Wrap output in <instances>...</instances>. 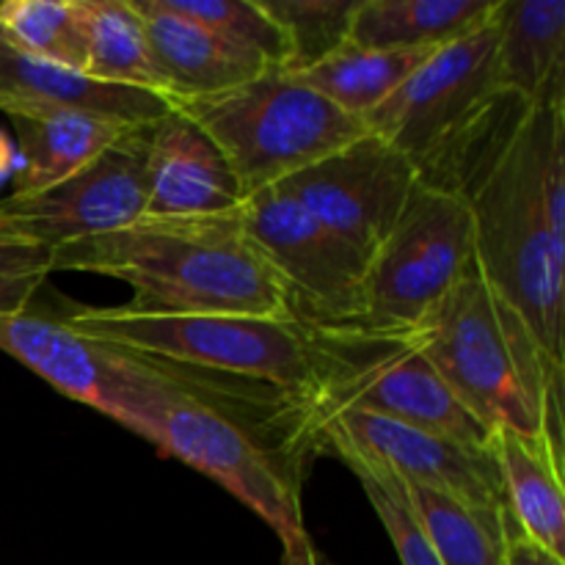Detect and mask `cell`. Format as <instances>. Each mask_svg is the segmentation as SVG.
I'll use <instances>...</instances> for the list:
<instances>
[{
	"label": "cell",
	"instance_id": "ac0fdd59",
	"mask_svg": "<svg viewBox=\"0 0 565 565\" xmlns=\"http://www.w3.org/2000/svg\"><path fill=\"white\" fill-rule=\"evenodd\" d=\"M497 86L527 103L565 88V0H500Z\"/></svg>",
	"mask_w": 565,
	"mask_h": 565
},
{
	"label": "cell",
	"instance_id": "f1b7e54d",
	"mask_svg": "<svg viewBox=\"0 0 565 565\" xmlns=\"http://www.w3.org/2000/svg\"><path fill=\"white\" fill-rule=\"evenodd\" d=\"M500 530H502V565H565L557 555H552L546 546L530 539L513 513L505 505L500 508Z\"/></svg>",
	"mask_w": 565,
	"mask_h": 565
},
{
	"label": "cell",
	"instance_id": "4fadbf2b",
	"mask_svg": "<svg viewBox=\"0 0 565 565\" xmlns=\"http://www.w3.org/2000/svg\"><path fill=\"white\" fill-rule=\"evenodd\" d=\"M307 441L318 447L323 441H345L353 450L384 463L406 483L456 497L483 516L497 519L500 508L505 505V489L494 452L463 450L428 430L362 408L326 414L309 428Z\"/></svg>",
	"mask_w": 565,
	"mask_h": 565
},
{
	"label": "cell",
	"instance_id": "44dd1931",
	"mask_svg": "<svg viewBox=\"0 0 565 565\" xmlns=\"http://www.w3.org/2000/svg\"><path fill=\"white\" fill-rule=\"evenodd\" d=\"M434 50H364L348 42L329 58L292 75L323 94L331 105L364 121L412 77V72Z\"/></svg>",
	"mask_w": 565,
	"mask_h": 565
},
{
	"label": "cell",
	"instance_id": "d4e9b609",
	"mask_svg": "<svg viewBox=\"0 0 565 565\" xmlns=\"http://www.w3.org/2000/svg\"><path fill=\"white\" fill-rule=\"evenodd\" d=\"M169 11L207 28L224 42L257 53L274 70H287L292 61L290 36L270 20L257 0H160Z\"/></svg>",
	"mask_w": 565,
	"mask_h": 565
},
{
	"label": "cell",
	"instance_id": "8fae6325",
	"mask_svg": "<svg viewBox=\"0 0 565 565\" xmlns=\"http://www.w3.org/2000/svg\"><path fill=\"white\" fill-rule=\"evenodd\" d=\"M0 351L64 397L97 408L125 428H132L138 408L160 381L158 364L149 359L92 340L31 307L0 315Z\"/></svg>",
	"mask_w": 565,
	"mask_h": 565
},
{
	"label": "cell",
	"instance_id": "83f0119b",
	"mask_svg": "<svg viewBox=\"0 0 565 565\" xmlns=\"http://www.w3.org/2000/svg\"><path fill=\"white\" fill-rule=\"evenodd\" d=\"M53 274V248L0 226V315L22 312Z\"/></svg>",
	"mask_w": 565,
	"mask_h": 565
},
{
	"label": "cell",
	"instance_id": "7402d4cb",
	"mask_svg": "<svg viewBox=\"0 0 565 565\" xmlns=\"http://www.w3.org/2000/svg\"><path fill=\"white\" fill-rule=\"evenodd\" d=\"M81 9L86 31L83 75L114 86L143 88L169 99L132 0H81Z\"/></svg>",
	"mask_w": 565,
	"mask_h": 565
},
{
	"label": "cell",
	"instance_id": "8992f818",
	"mask_svg": "<svg viewBox=\"0 0 565 565\" xmlns=\"http://www.w3.org/2000/svg\"><path fill=\"white\" fill-rule=\"evenodd\" d=\"M191 119L230 163L243 196L276 185L367 132L301 77L270 70L213 97L171 105Z\"/></svg>",
	"mask_w": 565,
	"mask_h": 565
},
{
	"label": "cell",
	"instance_id": "d6986e66",
	"mask_svg": "<svg viewBox=\"0 0 565 565\" xmlns=\"http://www.w3.org/2000/svg\"><path fill=\"white\" fill-rule=\"evenodd\" d=\"M20 149L14 193H33L66 180L105 152L127 127L81 110H20L9 114Z\"/></svg>",
	"mask_w": 565,
	"mask_h": 565
},
{
	"label": "cell",
	"instance_id": "6da1fadb",
	"mask_svg": "<svg viewBox=\"0 0 565 565\" xmlns=\"http://www.w3.org/2000/svg\"><path fill=\"white\" fill-rule=\"evenodd\" d=\"M419 180L467 202L475 265L563 375L565 88L544 103L502 92Z\"/></svg>",
	"mask_w": 565,
	"mask_h": 565
},
{
	"label": "cell",
	"instance_id": "3957f363",
	"mask_svg": "<svg viewBox=\"0 0 565 565\" xmlns=\"http://www.w3.org/2000/svg\"><path fill=\"white\" fill-rule=\"evenodd\" d=\"M61 320L92 340L152 362L281 392L298 414L331 381L348 331L315 329L298 318L143 312L130 303L77 307Z\"/></svg>",
	"mask_w": 565,
	"mask_h": 565
},
{
	"label": "cell",
	"instance_id": "7c38bea8",
	"mask_svg": "<svg viewBox=\"0 0 565 565\" xmlns=\"http://www.w3.org/2000/svg\"><path fill=\"white\" fill-rule=\"evenodd\" d=\"M276 185L370 263L417 191L419 171L401 149L367 130Z\"/></svg>",
	"mask_w": 565,
	"mask_h": 565
},
{
	"label": "cell",
	"instance_id": "9a60e30c",
	"mask_svg": "<svg viewBox=\"0 0 565 565\" xmlns=\"http://www.w3.org/2000/svg\"><path fill=\"white\" fill-rule=\"evenodd\" d=\"M20 110H81L121 125H152L169 114L171 99L33 58L0 36V114Z\"/></svg>",
	"mask_w": 565,
	"mask_h": 565
},
{
	"label": "cell",
	"instance_id": "e0dca14e",
	"mask_svg": "<svg viewBox=\"0 0 565 565\" xmlns=\"http://www.w3.org/2000/svg\"><path fill=\"white\" fill-rule=\"evenodd\" d=\"M494 461L500 467L505 508L519 527L565 561L563 445L546 434L494 430Z\"/></svg>",
	"mask_w": 565,
	"mask_h": 565
},
{
	"label": "cell",
	"instance_id": "5b68a950",
	"mask_svg": "<svg viewBox=\"0 0 565 565\" xmlns=\"http://www.w3.org/2000/svg\"><path fill=\"white\" fill-rule=\"evenodd\" d=\"M154 364L160 384L138 408L132 434L224 486L263 516L279 541L307 533L298 500V458L265 439L263 425L210 401L177 367Z\"/></svg>",
	"mask_w": 565,
	"mask_h": 565
},
{
	"label": "cell",
	"instance_id": "30bf717a",
	"mask_svg": "<svg viewBox=\"0 0 565 565\" xmlns=\"http://www.w3.org/2000/svg\"><path fill=\"white\" fill-rule=\"evenodd\" d=\"M152 125H132L66 180L0 199V226L58 248L136 224L147 213Z\"/></svg>",
	"mask_w": 565,
	"mask_h": 565
},
{
	"label": "cell",
	"instance_id": "52a82bcc",
	"mask_svg": "<svg viewBox=\"0 0 565 565\" xmlns=\"http://www.w3.org/2000/svg\"><path fill=\"white\" fill-rule=\"evenodd\" d=\"M472 263L475 230L467 202L419 180L397 224L370 257L359 331H414Z\"/></svg>",
	"mask_w": 565,
	"mask_h": 565
},
{
	"label": "cell",
	"instance_id": "277c9868",
	"mask_svg": "<svg viewBox=\"0 0 565 565\" xmlns=\"http://www.w3.org/2000/svg\"><path fill=\"white\" fill-rule=\"evenodd\" d=\"M408 337L491 434L511 428L563 445V375L478 265Z\"/></svg>",
	"mask_w": 565,
	"mask_h": 565
},
{
	"label": "cell",
	"instance_id": "cb8c5ba5",
	"mask_svg": "<svg viewBox=\"0 0 565 565\" xmlns=\"http://www.w3.org/2000/svg\"><path fill=\"white\" fill-rule=\"evenodd\" d=\"M0 36L20 53L66 70L86 66V31L81 0H6Z\"/></svg>",
	"mask_w": 565,
	"mask_h": 565
},
{
	"label": "cell",
	"instance_id": "ba28073f",
	"mask_svg": "<svg viewBox=\"0 0 565 565\" xmlns=\"http://www.w3.org/2000/svg\"><path fill=\"white\" fill-rule=\"evenodd\" d=\"M241 224L285 287L292 318L315 329H359L367 257L279 185L243 199Z\"/></svg>",
	"mask_w": 565,
	"mask_h": 565
},
{
	"label": "cell",
	"instance_id": "7a4b0ae2",
	"mask_svg": "<svg viewBox=\"0 0 565 565\" xmlns=\"http://www.w3.org/2000/svg\"><path fill=\"white\" fill-rule=\"evenodd\" d=\"M53 270L125 281L132 287L130 307L143 312L292 318L279 276L243 232L241 210L143 215L125 230L53 248Z\"/></svg>",
	"mask_w": 565,
	"mask_h": 565
},
{
	"label": "cell",
	"instance_id": "9c48e42d",
	"mask_svg": "<svg viewBox=\"0 0 565 565\" xmlns=\"http://www.w3.org/2000/svg\"><path fill=\"white\" fill-rule=\"evenodd\" d=\"M494 11L463 36L436 47L406 83L364 119L370 132L401 149L423 171L456 138H461L500 97L497 86Z\"/></svg>",
	"mask_w": 565,
	"mask_h": 565
},
{
	"label": "cell",
	"instance_id": "603a6c76",
	"mask_svg": "<svg viewBox=\"0 0 565 565\" xmlns=\"http://www.w3.org/2000/svg\"><path fill=\"white\" fill-rule=\"evenodd\" d=\"M403 500L441 565H502L500 516L491 519L461 500L406 483Z\"/></svg>",
	"mask_w": 565,
	"mask_h": 565
},
{
	"label": "cell",
	"instance_id": "f546056e",
	"mask_svg": "<svg viewBox=\"0 0 565 565\" xmlns=\"http://www.w3.org/2000/svg\"><path fill=\"white\" fill-rule=\"evenodd\" d=\"M281 565H323L320 555L315 552L309 535H296V539L281 541Z\"/></svg>",
	"mask_w": 565,
	"mask_h": 565
},
{
	"label": "cell",
	"instance_id": "4316f807",
	"mask_svg": "<svg viewBox=\"0 0 565 565\" xmlns=\"http://www.w3.org/2000/svg\"><path fill=\"white\" fill-rule=\"evenodd\" d=\"M265 14L285 28L292 61L285 72H303L348 44L356 0H257Z\"/></svg>",
	"mask_w": 565,
	"mask_h": 565
},
{
	"label": "cell",
	"instance_id": "484cf974",
	"mask_svg": "<svg viewBox=\"0 0 565 565\" xmlns=\"http://www.w3.org/2000/svg\"><path fill=\"white\" fill-rule=\"evenodd\" d=\"M320 447H326V450L334 452L337 458H342V461L351 467V472L362 480L364 494H367L370 505L379 513L384 530L390 533L403 565H441L436 552L430 550V544L425 541L423 530L417 527L414 516L408 513L406 500H403L401 478H397L395 472H390V469L381 461H375V458L353 450L345 441H323Z\"/></svg>",
	"mask_w": 565,
	"mask_h": 565
},
{
	"label": "cell",
	"instance_id": "5bb4252c",
	"mask_svg": "<svg viewBox=\"0 0 565 565\" xmlns=\"http://www.w3.org/2000/svg\"><path fill=\"white\" fill-rule=\"evenodd\" d=\"M243 188L221 149L171 108L152 121L149 141V218H193L235 213Z\"/></svg>",
	"mask_w": 565,
	"mask_h": 565
},
{
	"label": "cell",
	"instance_id": "2e32d148",
	"mask_svg": "<svg viewBox=\"0 0 565 565\" xmlns=\"http://www.w3.org/2000/svg\"><path fill=\"white\" fill-rule=\"evenodd\" d=\"M132 6L143 20L171 105L230 92L274 70L257 53L224 42L207 28L169 11L160 0H132Z\"/></svg>",
	"mask_w": 565,
	"mask_h": 565
},
{
	"label": "cell",
	"instance_id": "ffe728a7",
	"mask_svg": "<svg viewBox=\"0 0 565 565\" xmlns=\"http://www.w3.org/2000/svg\"><path fill=\"white\" fill-rule=\"evenodd\" d=\"M497 0H356L348 42L364 50L441 47L494 11Z\"/></svg>",
	"mask_w": 565,
	"mask_h": 565
}]
</instances>
